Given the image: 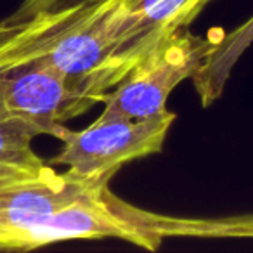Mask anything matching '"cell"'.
I'll list each match as a JSON object with an SVG mask.
<instances>
[{
    "mask_svg": "<svg viewBox=\"0 0 253 253\" xmlns=\"http://www.w3.org/2000/svg\"><path fill=\"white\" fill-rule=\"evenodd\" d=\"M109 180H88L52 167L0 186V252L35 250L73 239L115 238L156 252L165 217L120 200Z\"/></svg>",
    "mask_w": 253,
    "mask_h": 253,
    "instance_id": "cell-1",
    "label": "cell"
},
{
    "mask_svg": "<svg viewBox=\"0 0 253 253\" xmlns=\"http://www.w3.org/2000/svg\"><path fill=\"white\" fill-rule=\"evenodd\" d=\"M134 18V0L42 12L16 23V33L0 45V68L42 63L94 92L113 88V59Z\"/></svg>",
    "mask_w": 253,
    "mask_h": 253,
    "instance_id": "cell-2",
    "label": "cell"
},
{
    "mask_svg": "<svg viewBox=\"0 0 253 253\" xmlns=\"http://www.w3.org/2000/svg\"><path fill=\"white\" fill-rule=\"evenodd\" d=\"M175 113L169 111L149 118L99 116L94 123L59 134L63 148L49 165H63L68 172L88 180H111L125 163L156 155L163 149Z\"/></svg>",
    "mask_w": 253,
    "mask_h": 253,
    "instance_id": "cell-3",
    "label": "cell"
},
{
    "mask_svg": "<svg viewBox=\"0 0 253 253\" xmlns=\"http://www.w3.org/2000/svg\"><path fill=\"white\" fill-rule=\"evenodd\" d=\"M210 47L211 37L194 35L187 28L172 33L106 92L101 116L149 118L165 113L169 95L196 75Z\"/></svg>",
    "mask_w": 253,
    "mask_h": 253,
    "instance_id": "cell-4",
    "label": "cell"
},
{
    "mask_svg": "<svg viewBox=\"0 0 253 253\" xmlns=\"http://www.w3.org/2000/svg\"><path fill=\"white\" fill-rule=\"evenodd\" d=\"M104 95L42 63L0 68V109L28 123L37 135L57 139L64 123L101 104Z\"/></svg>",
    "mask_w": 253,
    "mask_h": 253,
    "instance_id": "cell-5",
    "label": "cell"
},
{
    "mask_svg": "<svg viewBox=\"0 0 253 253\" xmlns=\"http://www.w3.org/2000/svg\"><path fill=\"white\" fill-rule=\"evenodd\" d=\"M210 2L211 0H134L130 28L113 59L115 85L163 40L187 28Z\"/></svg>",
    "mask_w": 253,
    "mask_h": 253,
    "instance_id": "cell-6",
    "label": "cell"
},
{
    "mask_svg": "<svg viewBox=\"0 0 253 253\" xmlns=\"http://www.w3.org/2000/svg\"><path fill=\"white\" fill-rule=\"evenodd\" d=\"M210 37V52L193 77L194 88L203 108L220 99L234 66L253 43V14L231 32H213Z\"/></svg>",
    "mask_w": 253,
    "mask_h": 253,
    "instance_id": "cell-7",
    "label": "cell"
},
{
    "mask_svg": "<svg viewBox=\"0 0 253 253\" xmlns=\"http://www.w3.org/2000/svg\"><path fill=\"white\" fill-rule=\"evenodd\" d=\"M35 137L39 135L28 123L0 109V186L32 179L49 169L33 149Z\"/></svg>",
    "mask_w": 253,
    "mask_h": 253,
    "instance_id": "cell-8",
    "label": "cell"
},
{
    "mask_svg": "<svg viewBox=\"0 0 253 253\" xmlns=\"http://www.w3.org/2000/svg\"><path fill=\"white\" fill-rule=\"evenodd\" d=\"M99 2H102V0H23V4L18 7V11L12 12L4 21L16 25V23L26 21V19L33 18L37 14H42V12L64 11V9H71V7L99 4Z\"/></svg>",
    "mask_w": 253,
    "mask_h": 253,
    "instance_id": "cell-9",
    "label": "cell"
},
{
    "mask_svg": "<svg viewBox=\"0 0 253 253\" xmlns=\"http://www.w3.org/2000/svg\"><path fill=\"white\" fill-rule=\"evenodd\" d=\"M16 30H18V25H12V23H7V21L0 23V45H4V43L14 35Z\"/></svg>",
    "mask_w": 253,
    "mask_h": 253,
    "instance_id": "cell-10",
    "label": "cell"
}]
</instances>
